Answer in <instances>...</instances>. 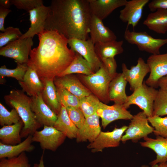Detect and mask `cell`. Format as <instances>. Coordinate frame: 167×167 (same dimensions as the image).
Returning <instances> with one entry per match:
<instances>
[{
	"instance_id": "cell-16",
	"label": "cell",
	"mask_w": 167,
	"mask_h": 167,
	"mask_svg": "<svg viewBox=\"0 0 167 167\" xmlns=\"http://www.w3.org/2000/svg\"><path fill=\"white\" fill-rule=\"evenodd\" d=\"M49 6L44 5L29 11L30 26L28 31L23 34L20 38H33L45 29L46 21L50 11Z\"/></svg>"
},
{
	"instance_id": "cell-4",
	"label": "cell",
	"mask_w": 167,
	"mask_h": 167,
	"mask_svg": "<svg viewBox=\"0 0 167 167\" xmlns=\"http://www.w3.org/2000/svg\"><path fill=\"white\" fill-rule=\"evenodd\" d=\"M113 78L102 62L100 68L94 73L88 75H84L81 77L86 87L101 102L105 104L110 101L109 86Z\"/></svg>"
},
{
	"instance_id": "cell-17",
	"label": "cell",
	"mask_w": 167,
	"mask_h": 167,
	"mask_svg": "<svg viewBox=\"0 0 167 167\" xmlns=\"http://www.w3.org/2000/svg\"><path fill=\"white\" fill-rule=\"evenodd\" d=\"M149 0H131L127 1L124 8L120 11L119 18L134 28L141 19L143 10Z\"/></svg>"
},
{
	"instance_id": "cell-37",
	"label": "cell",
	"mask_w": 167,
	"mask_h": 167,
	"mask_svg": "<svg viewBox=\"0 0 167 167\" xmlns=\"http://www.w3.org/2000/svg\"><path fill=\"white\" fill-rule=\"evenodd\" d=\"M148 119L154 128L153 132L155 135L167 138V116L162 118L154 115Z\"/></svg>"
},
{
	"instance_id": "cell-43",
	"label": "cell",
	"mask_w": 167,
	"mask_h": 167,
	"mask_svg": "<svg viewBox=\"0 0 167 167\" xmlns=\"http://www.w3.org/2000/svg\"><path fill=\"white\" fill-rule=\"evenodd\" d=\"M150 11L154 12L158 9L167 10V0H153L148 4Z\"/></svg>"
},
{
	"instance_id": "cell-11",
	"label": "cell",
	"mask_w": 167,
	"mask_h": 167,
	"mask_svg": "<svg viewBox=\"0 0 167 167\" xmlns=\"http://www.w3.org/2000/svg\"><path fill=\"white\" fill-rule=\"evenodd\" d=\"M128 126H124L120 128H115L111 131H101L96 139L87 146L92 152H102L104 149L118 146L122 135Z\"/></svg>"
},
{
	"instance_id": "cell-5",
	"label": "cell",
	"mask_w": 167,
	"mask_h": 167,
	"mask_svg": "<svg viewBox=\"0 0 167 167\" xmlns=\"http://www.w3.org/2000/svg\"><path fill=\"white\" fill-rule=\"evenodd\" d=\"M158 90L147 85L143 82L142 85L135 89L124 105L126 109L130 105H136L143 110L148 117L153 115V105Z\"/></svg>"
},
{
	"instance_id": "cell-45",
	"label": "cell",
	"mask_w": 167,
	"mask_h": 167,
	"mask_svg": "<svg viewBox=\"0 0 167 167\" xmlns=\"http://www.w3.org/2000/svg\"><path fill=\"white\" fill-rule=\"evenodd\" d=\"M157 86L159 87L160 89L167 92V75L159 80Z\"/></svg>"
},
{
	"instance_id": "cell-7",
	"label": "cell",
	"mask_w": 167,
	"mask_h": 167,
	"mask_svg": "<svg viewBox=\"0 0 167 167\" xmlns=\"http://www.w3.org/2000/svg\"><path fill=\"white\" fill-rule=\"evenodd\" d=\"M33 38H20L0 49V55L15 59L17 63L27 64L33 45Z\"/></svg>"
},
{
	"instance_id": "cell-27",
	"label": "cell",
	"mask_w": 167,
	"mask_h": 167,
	"mask_svg": "<svg viewBox=\"0 0 167 167\" xmlns=\"http://www.w3.org/2000/svg\"><path fill=\"white\" fill-rule=\"evenodd\" d=\"M55 78L67 90L79 99L92 93L77 78L72 74Z\"/></svg>"
},
{
	"instance_id": "cell-38",
	"label": "cell",
	"mask_w": 167,
	"mask_h": 167,
	"mask_svg": "<svg viewBox=\"0 0 167 167\" xmlns=\"http://www.w3.org/2000/svg\"><path fill=\"white\" fill-rule=\"evenodd\" d=\"M0 167H31L28 159L23 152L17 157L0 159Z\"/></svg>"
},
{
	"instance_id": "cell-19",
	"label": "cell",
	"mask_w": 167,
	"mask_h": 167,
	"mask_svg": "<svg viewBox=\"0 0 167 167\" xmlns=\"http://www.w3.org/2000/svg\"><path fill=\"white\" fill-rule=\"evenodd\" d=\"M100 117L96 113L85 118L82 126L78 129L76 141L77 142L88 141L93 142L101 132Z\"/></svg>"
},
{
	"instance_id": "cell-10",
	"label": "cell",
	"mask_w": 167,
	"mask_h": 167,
	"mask_svg": "<svg viewBox=\"0 0 167 167\" xmlns=\"http://www.w3.org/2000/svg\"><path fill=\"white\" fill-rule=\"evenodd\" d=\"M68 43L70 49L79 54L89 63L94 72L98 70L102 64V62L97 55L95 44L90 38L87 40L69 39Z\"/></svg>"
},
{
	"instance_id": "cell-36",
	"label": "cell",
	"mask_w": 167,
	"mask_h": 167,
	"mask_svg": "<svg viewBox=\"0 0 167 167\" xmlns=\"http://www.w3.org/2000/svg\"><path fill=\"white\" fill-rule=\"evenodd\" d=\"M154 115L160 117L167 115V92L160 89L153 103Z\"/></svg>"
},
{
	"instance_id": "cell-8",
	"label": "cell",
	"mask_w": 167,
	"mask_h": 167,
	"mask_svg": "<svg viewBox=\"0 0 167 167\" xmlns=\"http://www.w3.org/2000/svg\"><path fill=\"white\" fill-rule=\"evenodd\" d=\"M148 122V117L143 111L134 115L121 141L125 143L131 140L136 143L141 139L148 137L154 131L153 127Z\"/></svg>"
},
{
	"instance_id": "cell-23",
	"label": "cell",
	"mask_w": 167,
	"mask_h": 167,
	"mask_svg": "<svg viewBox=\"0 0 167 167\" xmlns=\"http://www.w3.org/2000/svg\"><path fill=\"white\" fill-rule=\"evenodd\" d=\"M127 82L122 73H117L110 82L109 88L110 101L114 104L124 105L128 96L126 93V87Z\"/></svg>"
},
{
	"instance_id": "cell-26",
	"label": "cell",
	"mask_w": 167,
	"mask_h": 167,
	"mask_svg": "<svg viewBox=\"0 0 167 167\" xmlns=\"http://www.w3.org/2000/svg\"><path fill=\"white\" fill-rule=\"evenodd\" d=\"M143 24L157 33H165L167 32V10L158 9L149 13Z\"/></svg>"
},
{
	"instance_id": "cell-2",
	"label": "cell",
	"mask_w": 167,
	"mask_h": 167,
	"mask_svg": "<svg viewBox=\"0 0 167 167\" xmlns=\"http://www.w3.org/2000/svg\"><path fill=\"white\" fill-rule=\"evenodd\" d=\"M45 29L57 30L67 38H89L92 14L88 0H53Z\"/></svg>"
},
{
	"instance_id": "cell-13",
	"label": "cell",
	"mask_w": 167,
	"mask_h": 167,
	"mask_svg": "<svg viewBox=\"0 0 167 167\" xmlns=\"http://www.w3.org/2000/svg\"><path fill=\"white\" fill-rule=\"evenodd\" d=\"M122 73L133 92L142 85L144 77L150 71L148 65L141 57L138 58L137 64L131 66L130 69L124 63L122 64Z\"/></svg>"
},
{
	"instance_id": "cell-20",
	"label": "cell",
	"mask_w": 167,
	"mask_h": 167,
	"mask_svg": "<svg viewBox=\"0 0 167 167\" xmlns=\"http://www.w3.org/2000/svg\"><path fill=\"white\" fill-rule=\"evenodd\" d=\"M89 28L90 38L94 44L99 42H106L117 39L114 33L104 25L102 20L92 15Z\"/></svg>"
},
{
	"instance_id": "cell-12",
	"label": "cell",
	"mask_w": 167,
	"mask_h": 167,
	"mask_svg": "<svg viewBox=\"0 0 167 167\" xmlns=\"http://www.w3.org/2000/svg\"><path fill=\"white\" fill-rule=\"evenodd\" d=\"M96 113L101 118L102 126L104 129L115 120H131L133 116L123 105L114 104L110 106L101 101Z\"/></svg>"
},
{
	"instance_id": "cell-39",
	"label": "cell",
	"mask_w": 167,
	"mask_h": 167,
	"mask_svg": "<svg viewBox=\"0 0 167 167\" xmlns=\"http://www.w3.org/2000/svg\"><path fill=\"white\" fill-rule=\"evenodd\" d=\"M23 35L18 28L10 26L5 28L3 32L0 33V48L20 39Z\"/></svg>"
},
{
	"instance_id": "cell-14",
	"label": "cell",
	"mask_w": 167,
	"mask_h": 167,
	"mask_svg": "<svg viewBox=\"0 0 167 167\" xmlns=\"http://www.w3.org/2000/svg\"><path fill=\"white\" fill-rule=\"evenodd\" d=\"M147 63L150 71L145 83L148 85L156 88L157 87L159 80L167 75V53L152 54L148 58Z\"/></svg>"
},
{
	"instance_id": "cell-30",
	"label": "cell",
	"mask_w": 167,
	"mask_h": 167,
	"mask_svg": "<svg viewBox=\"0 0 167 167\" xmlns=\"http://www.w3.org/2000/svg\"><path fill=\"white\" fill-rule=\"evenodd\" d=\"M24 126L21 120L18 123L4 126L0 129V142L7 145H15L21 142L20 133Z\"/></svg>"
},
{
	"instance_id": "cell-6",
	"label": "cell",
	"mask_w": 167,
	"mask_h": 167,
	"mask_svg": "<svg viewBox=\"0 0 167 167\" xmlns=\"http://www.w3.org/2000/svg\"><path fill=\"white\" fill-rule=\"evenodd\" d=\"M125 39L129 43L137 45L139 49L152 54H159L161 48L167 43V38H155L145 32L131 31L127 28Z\"/></svg>"
},
{
	"instance_id": "cell-42",
	"label": "cell",
	"mask_w": 167,
	"mask_h": 167,
	"mask_svg": "<svg viewBox=\"0 0 167 167\" xmlns=\"http://www.w3.org/2000/svg\"><path fill=\"white\" fill-rule=\"evenodd\" d=\"M110 75L113 78L118 73L116 61L114 58H108L101 60Z\"/></svg>"
},
{
	"instance_id": "cell-34",
	"label": "cell",
	"mask_w": 167,
	"mask_h": 167,
	"mask_svg": "<svg viewBox=\"0 0 167 167\" xmlns=\"http://www.w3.org/2000/svg\"><path fill=\"white\" fill-rule=\"evenodd\" d=\"M28 68L27 64H21L17 63L16 67L14 69H8L5 65L0 68V81L5 77H11L15 79L18 82L23 80Z\"/></svg>"
},
{
	"instance_id": "cell-33",
	"label": "cell",
	"mask_w": 167,
	"mask_h": 167,
	"mask_svg": "<svg viewBox=\"0 0 167 167\" xmlns=\"http://www.w3.org/2000/svg\"><path fill=\"white\" fill-rule=\"evenodd\" d=\"M100 102L98 98L92 93L79 99V108L85 118L96 113Z\"/></svg>"
},
{
	"instance_id": "cell-31",
	"label": "cell",
	"mask_w": 167,
	"mask_h": 167,
	"mask_svg": "<svg viewBox=\"0 0 167 167\" xmlns=\"http://www.w3.org/2000/svg\"><path fill=\"white\" fill-rule=\"evenodd\" d=\"M75 53V58L71 64L58 77L74 73L88 75L95 73L89 63L79 54Z\"/></svg>"
},
{
	"instance_id": "cell-28",
	"label": "cell",
	"mask_w": 167,
	"mask_h": 167,
	"mask_svg": "<svg viewBox=\"0 0 167 167\" xmlns=\"http://www.w3.org/2000/svg\"><path fill=\"white\" fill-rule=\"evenodd\" d=\"M123 41L114 40L106 42H99L95 44L96 52L101 61L108 58H114L116 55L122 54L124 51Z\"/></svg>"
},
{
	"instance_id": "cell-41",
	"label": "cell",
	"mask_w": 167,
	"mask_h": 167,
	"mask_svg": "<svg viewBox=\"0 0 167 167\" xmlns=\"http://www.w3.org/2000/svg\"><path fill=\"white\" fill-rule=\"evenodd\" d=\"M11 5L17 8L24 10L29 12L38 6L43 5L42 0H10Z\"/></svg>"
},
{
	"instance_id": "cell-47",
	"label": "cell",
	"mask_w": 167,
	"mask_h": 167,
	"mask_svg": "<svg viewBox=\"0 0 167 167\" xmlns=\"http://www.w3.org/2000/svg\"><path fill=\"white\" fill-rule=\"evenodd\" d=\"M44 150L42 154L40 160L38 164L35 163L34 164L33 167H45L44 162Z\"/></svg>"
},
{
	"instance_id": "cell-44",
	"label": "cell",
	"mask_w": 167,
	"mask_h": 167,
	"mask_svg": "<svg viewBox=\"0 0 167 167\" xmlns=\"http://www.w3.org/2000/svg\"><path fill=\"white\" fill-rule=\"evenodd\" d=\"M11 11L9 9H6L0 6V30L4 32L5 30L4 23L5 19Z\"/></svg>"
},
{
	"instance_id": "cell-1",
	"label": "cell",
	"mask_w": 167,
	"mask_h": 167,
	"mask_svg": "<svg viewBox=\"0 0 167 167\" xmlns=\"http://www.w3.org/2000/svg\"><path fill=\"white\" fill-rule=\"evenodd\" d=\"M38 36L39 45L31 51L27 65L40 79L55 78L70 65L75 53L68 47V39L56 30L45 29Z\"/></svg>"
},
{
	"instance_id": "cell-25",
	"label": "cell",
	"mask_w": 167,
	"mask_h": 167,
	"mask_svg": "<svg viewBox=\"0 0 167 167\" xmlns=\"http://www.w3.org/2000/svg\"><path fill=\"white\" fill-rule=\"evenodd\" d=\"M32 135H29L21 143L15 145H7L0 142V159H10L17 157L22 153L31 152L35 148L32 144Z\"/></svg>"
},
{
	"instance_id": "cell-18",
	"label": "cell",
	"mask_w": 167,
	"mask_h": 167,
	"mask_svg": "<svg viewBox=\"0 0 167 167\" xmlns=\"http://www.w3.org/2000/svg\"><path fill=\"white\" fill-rule=\"evenodd\" d=\"M92 15L103 20L117 8L124 6L126 0H88Z\"/></svg>"
},
{
	"instance_id": "cell-48",
	"label": "cell",
	"mask_w": 167,
	"mask_h": 167,
	"mask_svg": "<svg viewBox=\"0 0 167 167\" xmlns=\"http://www.w3.org/2000/svg\"><path fill=\"white\" fill-rule=\"evenodd\" d=\"M141 167H167V162L161 163L154 165L148 166L147 165H143Z\"/></svg>"
},
{
	"instance_id": "cell-29",
	"label": "cell",
	"mask_w": 167,
	"mask_h": 167,
	"mask_svg": "<svg viewBox=\"0 0 167 167\" xmlns=\"http://www.w3.org/2000/svg\"><path fill=\"white\" fill-rule=\"evenodd\" d=\"M53 126L70 139L77 137L78 129L69 118L66 108L63 106L61 105L60 112Z\"/></svg>"
},
{
	"instance_id": "cell-24",
	"label": "cell",
	"mask_w": 167,
	"mask_h": 167,
	"mask_svg": "<svg viewBox=\"0 0 167 167\" xmlns=\"http://www.w3.org/2000/svg\"><path fill=\"white\" fill-rule=\"evenodd\" d=\"M54 79H40L44 87L41 94L45 103L58 115L60 112L61 105L57 98L56 88L54 82Z\"/></svg>"
},
{
	"instance_id": "cell-9",
	"label": "cell",
	"mask_w": 167,
	"mask_h": 167,
	"mask_svg": "<svg viewBox=\"0 0 167 167\" xmlns=\"http://www.w3.org/2000/svg\"><path fill=\"white\" fill-rule=\"evenodd\" d=\"M66 137L53 126H45L42 130L34 133L32 135V141L39 143L44 150L55 151L63 143Z\"/></svg>"
},
{
	"instance_id": "cell-46",
	"label": "cell",
	"mask_w": 167,
	"mask_h": 167,
	"mask_svg": "<svg viewBox=\"0 0 167 167\" xmlns=\"http://www.w3.org/2000/svg\"><path fill=\"white\" fill-rule=\"evenodd\" d=\"M11 5L10 0H0V6L6 9H9Z\"/></svg>"
},
{
	"instance_id": "cell-15",
	"label": "cell",
	"mask_w": 167,
	"mask_h": 167,
	"mask_svg": "<svg viewBox=\"0 0 167 167\" xmlns=\"http://www.w3.org/2000/svg\"><path fill=\"white\" fill-rule=\"evenodd\" d=\"M31 97V108L38 122L42 126H54L57 115L44 101L41 93Z\"/></svg>"
},
{
	"instance_id": "cell-22",
	"label": "cell",
	"mask_w": 167,
	"mask_h": 167,
	"mask_svg": "<svg viewBox=\"0 0 167 167\" xmlns=\"http://www.w3.org/2000/svg\"><path fill=\"white\" fill-rule=\"evenodd\" d=\"M143 139L141 145L151 149L156 154V159L149 163L151 165L167 162V138L157 136L155 139L147 137Z\"/></svg>"
},
{
	"instance_id": "cell-32",
	"label": "cell",
	"mask_w": 167,
	"mask_h": 167,
	"mask_svg": "<svg viewBox=\"0 0 167 167\" xmlns=\"http://www.w3.org/2000/svg\"><path fill=\"white\" fill-rule=\"evenodd\" d=\"M58 100L61 105L79 108V99L67 90L55 78L54 80Z\"/></svg>"
},
{
	"instance_id": "cell-35",
	"label": "cell",
	"mask_w": 167,
	"mask_h": 167,
	"mask_svg": "<svg viewBox=\"0 0 167 167\" xmlns=\"http://www.w3.org/2000/svg\"><path fill=\"white\" fill-rule=\"evenodd\" d=\"M16 109L13 108L9 111L0 103V124L2 126L16 124L21 120Z\"/></svg>"
},
{
	"instance_id": "cell-40",
	"label": "cell",
	"mask_w": 167,
	"mask_h": 167,
	"mask_svg": "<svg viewBox=\"0 0 167 167\" xmlns=\"http://www.w3.org/2000/svg\"><path fill=\"white\" fill-rule=\"evenodd\" d=\"M68 116L75 126L78 128L84 124L85 118L79 107H69L66 108Z\"/></svg>"
},
{
	"instance_id": "cell-21",
	"label": "cell",
	"mask_w": 167,
	"mask_h": 167,
	"mask_svg": "<svg viewBox=\"0 0 167 167\" xmlns=\"http://www.w3.org/2000/svg\"><path fill=\"white\" fill-rule=\"evenodd\" d=\"M22 91L30 97L35 96L42 93L43 84L35 70L28 66L22 80L19 81Z\"/></svg>"
},
{
	"instance_id": "cell-3",
	"label": "cell",
	"mask_w": 167,
	"mask_h": 167,
	"mask_svg": "<svg viewBox=\"0 0 167 167\" xmlns=\"http://www.w3.org/2000/svg\"><path fill=\"white\" fill-rule=\"evenodd\" d=\"M6 103L17 111L24 126L20 133L21 138L32 135L42 126L37 121L31 108V97L26 95L22 90L13 89L4 97Z\"/></svg>"
}]
</instances>
